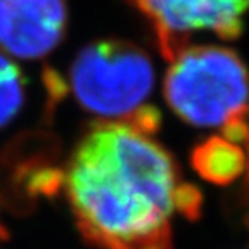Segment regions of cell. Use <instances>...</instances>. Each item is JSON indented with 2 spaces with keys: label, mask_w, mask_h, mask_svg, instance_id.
<instances>
[{
  "label": "cell",
  "mask_w": 249,
  "mask_h": 249,
  "mask_svg": "<svg viewBox=\"0 0 249 249\" xmlns=\"http://www.w3.org/2000/svg\"><path fill=\"white\" fill-rule=\"evenodd\" d=\"M9 239V233H7V230L4 229V227L0 225V249H4V242Z\"/></svg>",
  "instance_id": "10"
},
{
  "label": "cell",
  "mask_w": 249,
  "mask_h": 249,
  "mask_svg": "<svg viewBox=\"0 0 249 249\" xmlns=\"http://www.w3.org/2000/svg\"><path fill=\"white\" fill-rule=\"evenodd\" d=\"M246 201H248V225H249V135L246 139Z\"/></svg>",
  "instance_id": "9"
},
{
  "label": "cell",
  "mask_w": 249,
  "mask_h": 249,
  "mask_svg": "<svg viewBox=\"0 0 249 249\" xmlns=\"http://www.w3.org/2000/svg\"><path fill=\"white\" fill-rule=\"evenodd\" d=\"M66 24V0H0V52L42 59L61 43Z\"/></svg>",
  "instance_id": "5"
},
{
  "label": "cell",
  "mask_w": 249,
  "mask_h": 249,
  "mask_svg": "<svg viewBox=\"0 0 249 249\" xmlns=\"http://www.w3.org/2000/svg\"><path fill=\"white\" fill-rule=\"evenodd\" d=\"M154 89V66L140 47L104 40L83 47L70 70L74 101L102 121H126Z\"/></svg>",
  "instance_id": "3"
},
{
  "label": "cell",
  "mask_w": 249,
  "mask_h": 249,
  "mask_svg": "<svg viewBox=\"0 0 249 249\" xmlns=\"http://www.w3.org/2000/svg\"><path fill=\"white\" fill-rule=\"evenodd\" d=\"M191 163L196 173L206 182L229 185L246 170V152L225 137H210L192 149Z\"/></svg>",
  "instance_id": "6"
},
{
  "label": "cell",
  "mask_w": 249,
  "mask_h": 249,
  "mask_svg": "<svg viewBox=\"0 0 249 249\" xmlns=\"http://www.w3.org/2000/svg\"><path fill=\"white\" fill-rule=\"evenodd\" d=\"M164 99L180 120L211 128L249 116V73L237 54L220 45H187L171 59Z\"/></svg>",
  "instance_id": "2"
},
{
  "label": "cell",
  "mask_w": 249,
  "mask_h": 249,
  "mask_svg": "<svg viewBox=\"0 0 249 249\" xmlns=\"http://www.w3.org/2000/svg\"><path fill=\"white\" fill-rule=\"evenodd\" d=\"M154 33L158 49L171 61L191 45L194 33L208 31L233 40L242 31V16L249 11V0H126Z\"/></svg>",
  "instance_id": "4"
},
{
  "label": "cell",
  "mask_w": 249,
  "mask_h": 249,
  "mask_svg": "<svg viewBox=\"0 0 249 249\" xmlns=\"http://www.w3.org/2000/svg\"><path fill=\"white\" fill-rule=\"evenodd\" d=\"M175 158L128 121H101L64 171L74 222L97 249H173Z\"/></svg>",
  "instance_id": "1"
},
{
  "label": "cell",
  "mask_w": 249,
  "mask_h": 249,
  "mask_svg": "<svg viewBox=\"0 0 249 249\" xmlns=\"http://www.w3.org/2000/svg\"><path fill=\"white\" fill-rule=\"evenodd\" d=\"M26 101V78L9 55L0 52V128L23 109Z\"/></svg>",
  "instance_id": "7"
},
{
  "label": "cell",
  "mask_w": 249,
  "mask_h": 249,
  "mask_svg": "<svg viewBox=\"0 0 249 249\" xmlns=\"http://www.w3.org/2000/svg\"><path fill=\"white\" fill-rule=\"evenodd\" d=\"M175 211H178L183 218L187 220H197L201 216L202 211V192L199 191L197 187L192 185L189 182H180L175 191Z\"/></svg>",
  "instance_id": "8"
}]
</instances>
